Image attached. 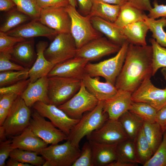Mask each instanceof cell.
<instances>
[{
    "mask_svg": "<svg viewBox=\"0 0 166 166\" xmlns=\"http://www.w3.org/2000/svg\"><path fill=\"white\" fill-rule=\"evenodd\" d=\"M152 45L129 43L125 60L117 78V90L133 93L145 80L152 76Z\"/></svg>",
    "mask_w": 166,
    "mask_h": 166,
    "instance_id": "cell-1",
    "label": "cell"
},
{
    "mask_svg": "<svg viewBox=\"0 0 166 166\" xmlns=\"http://www.w3.org/2000/svg\"><path fill=\"white\" fill-rule=\"evenodd\" d=\"M105 101H99L92 110L85 112L79 121L71 129L67 139L73 145L79 147L81 140L92 132L99 128L109 118L104 112Z\"/></svg>",
    "mask_w": 166,
    "mask_h": 166,
    "instance_id": "cell-2",
    "label": "cell"
},
{
    "mask_svg": "<svg viewBox=\"0 0 166 166\" xmlns=\"http://www.w3.org/2000/svg\"><path fill=\"white\" fill-rule=\"evenodd\" d=\"M129 44L126 41L113 57L97 63H88L85 72L92 77H102L106 81L115 85L124 63Z\"/></svg>",
    "mask_w": 166,
    "mask_h": 166,
    "instance_id": "cell-3",
    "label": "cell"
},
{
    "mask_svg": "<svg viewBox=\"0 0 166 166\" xmlns=\"http://www.w3.org/2000/svg\"><path fill=\"white\" fill-rule=\"evenodd\" d=\"M71 19L70 34L77 49L99 37L101 34L93 26L87 16L81 14L76 8L69 4L65 7Z\"/></svg>",
    "mask_w": 166,
    "mask_h": 166,
    "instance_id": "cell-4",
    "label": "cell"
},
{
    "mask_svg": "<svg viewBox=\"0 0 166 166\" xmlns=\"http://www.w3.org/2000/svg\"><path fill=\"white\" fill-rule=\"evenodd\" d=\"M48 77L49 104L57 107L72 97L79 90L82 83L80 79L58 76Z\"/></svg>",
    "mask_w": 166,
    "mask_h": 166,
    "instance_id": "cell-5",
    "label": "cell"
},
{
    "mask_svg": "<svg viewBox=\"0 0 166 166\" xmlns=\"http://www.w3.org/2000/svg\"><path fill=\"white\" fill-rule=\"evenodd\" d=\"M81 150L68 140L64 143L51 144L40 152L45 159L43 166H72L80 156Z\"/></svg>",
    "mask_w": 166,
    "mask_h": 166,
    "instance_id": "cell-6",
    "label": "cell"
},
{
    "mask_svg": "<svg viewBox=\"0 0 166 166\" xmlns=\"http://www.w3.org/2000/svg\"><path fill=\"white\" fill-rule=\"evenodd\" d=\"M31 113L30 108L21 96H19L9 109L8 115L2 125L6 136L18 135L28 127Z\"/></svg>",
    "mask_w": 166,
    "mask_h": 166,
    "instance_id": "cell-7",
    "label": "cell"
},
{
    "mask_svg": "<svg viewBox=\"0 0 166 166\" xmlns=\"http://www.w3.org/2000/svg\"><path fill=\"white\" fill-rule=\"evenodd\" d=\"M77 49L70 33H59L44 51L45 58L53 64L76 57Z\"/></svg>",
    "mask_w": 166,
    "mask_h": 166,
    "instance_id": "cell-8",
    "label": "cell"
},
{
    "mask_svg": "<svg viewBox=\"0 0 166 166\" xmlns=\"http://www.w3.org/2000/svg\"><path fill=\"white\" fill-rule=\"evenodd\" d=\"M99 101L87 90L82 81L78 91L68 101L58 107L70 117L80 119L84 113L93 110Z\"/></svg>",
    "mask_w": 166,
    "mask_h": 166,
    "instance_id": "cell-9",
    "label": "cell"
},
{
    "mask_svg": "<svg viewBox=\"0 0 166 166\" xmlns=\"http://www.w3.org/2000/svg\"><path fill=\"white\" fill-rule=\"evenodd\" d=\"M90 142L116 144L128 139L118 120L108 119L101 127L87 136Z\"/></svg>",
    "mask_w": 166,
    "mask_h": 166,
    "instance_id": "cell-10",
    "label": "cell"
},
{
    "mask_svg": "<svg viewBox=\"0 0 166 166\" xmlns=\"http://www.w3.org/2000/svg\"><path fill=\"white\" fill-rule=\"evenodd\" d=\"M29 126L36 135L48 144H57L67 139L65 133L35 110L31 113Z\"/></svg>",
    "mask_w": 166,
    "mask_h": 166,
    "instance_id": "cell-11",
    "label": "cell"
},
{
    "mask_svg": "<svg viewBox=\"0 0 166 166\" xmlns=\"http://www.w3.org/2000/svg\"><path fill=\"white\" fill-rule=\"evenodd\" d=\"M32 107L42 116L48 118L55 126L67 136L73 127L80 120L70 117L57 106L52 104L38 101Z\"/></svg>",
    "mask_w": 166,
    "mask_h": 166,
    "instance_id": "cell-12",
    "label": "cell"
},
{
    "mask_svg": "<svg viewBox=\"0 0 166 166\" xmlns=\"http://www.w3.org/2000/svg\"><path fill=\"white\" fill-rule=\"evenodd\" d=\"M132 101L147 103L157 111L166 105V87L163 89L156 87L149 78L132 93Z\"/></svg>",
    "mask_w": 166,
    "mask_h": 166,
    "instance_id": "cell-13",
    "label": "cell"
},
{
    "mask_svg": "<svg viewBox=\"0 0 166 166\" xmlns=\"http://www.w3.org/2000/svg\"><path fill=\"white\" fill-rule=\"evenodd\" d=\"M121 47L107 38L101 36L77 49L76 57L85 58L89 61H95L105 56L117 53Z\"/></svg>",
    "mask_w": 166,
    "mask_h": 166,
    "instance_id": "cell-14",
    "label": "cell"
},
{
    "mask_svg": "<svg viewBox=\"0 0 166 166\" xmlns=\"http://www.w3.org/2000/svg\"><path fill=\"white\" fill-rule=\"evenodd\" d=\"M38 20L58 34L70 33L71 19L65 7L42 9Z\"/></svg>",
    "mask_w": 166,
    "mask_h": 166,
    "instance_id": "cell-15",
    "label": "cell"
},
{
    "mask_svg": "<svg viewBox=\"0 0 166 166\" xmlns=\"http://www.w3.org/2000/svg\"><path fill=\"white\" fill-rule=\"evenodd\" d=\"M89 61L85 58L75 57L56 64L47 76H58L81 80L85 73V66Z\"/></svg>",
    "mask_w": 166,
    "mask_h": 166,
    "instance_id": "cell-16",
    "label": "cell"
},
{
    "mask_svg": "<svg viewBox=\"0 0 166 166\" xmlns=\"http://www.w3.org/2000/svg\"><path fill=\"white\" fill-rule=\"evenodd\" d=\"M13 36L26 38L44 37L49 39L58 34L54 30L42 24L38 19H33L29 22L20 25L6 33Z\"/></svg>",
    "mask_w": 166,
    "mask_h": 166,
    "instance_id": "cell-17",
    "label": "cell"
},
{
    "mask_svg": "<svg viewBox=\"0 0 166 166\" xmlns=\"http://www.w3.org/2000/svg\"><path fill=\"white\" fill-rule=\"evenodd\" d=\"M132 93L124 90H118L112 97L104 101V112L109 119L118 120L124 113L129 110L132 102Z\"/></svg>",
    "mask_w": 166,
    "mask_h": 166,
    "instance_id": "cell-18",
    "label": "cell"
},
{
    "mask_svg": "<svg viewBox=\"0 0 166 166\" xmlns=\"http://www.w3.org/2000/svg\"><path fill=\"white\" fill-rule=\"evenodd\" d=\"M82 81L87 90L99 101H105L113 97L118 90L115 85L100 81L99 77H92L86 73Z\"/></svg>",
    "mask_w": 166,
    "mask_h": 166,
    "instance_id": "cell-19",
    "label": "cell"
},
{
    "mask_svg": "<svg viewBox=\"0 0 166 166\" xmlns=\"http://www.w3.org/2000/svg\"><path fill=\"white\" fill-rule=\"evenodd\" d=\"M48 85V76L43 77L34 82H30L21 96L29 108L38 101L49 104Z\"/></svg>",
    "mask_w": 166,
    "mask_h": 166,
    "instance_id": "cell-20",
    "label": "cell"
},
{
    "mask_svg": "<svg viewBox=\"0 0 166 166\" xmlns=\"http://www.w3.org/2000/svg\"><path fill=\"white\" fill-rule=\"evenodd\" d=\"M10 53L11 60L27 68L32 67L37 57L34 39H28L18 43L13 47Z\"/></svg>",
    "mask_w": 166,
    "mask_h": 166,
    "instance_id": "cell-21",
    "label": "cell"
},
{
    "mask_svg": "<svg viewBox=\"0 0 166 166\" xmlns=\"http://www.w3.org/2000/svg\"><path fill=\"white\" fill-rule=\"evenodd\" d=\"M48 46V42L40 41L36 45L37 57L35 61L29 70V78L33 83L39 78L47 75L55 65L45 57L44 52Z\"/></svg>",
    "mask_w": 166,
    "mask_h": 166,
    "instance_id": "cell-22",
    "label": "cell"
},
{
    "mask_svg": "<svg viewBox=\"0 0 166 166\" xmlns=\"http://www.w3.org/2000/svg\"><path fill=\"white\" fill-rule=\"evenodd\" d=\"M11 137L14 149L19 148L38 152L39 154L48 144L36 135L29 126L20 134Z\"/></svg>",
    "mask_w": 166,
    "mask_h": 166,
    "instance_id": "cell-23",
    "label": "cell"
},
{
    "mask_svg": "<svg viewBox=\"0 0 166 166\" xmlns=\"http://www.w3.org/2000/svg\"><path fill=\"white\" fill-rule=\"evenodd\" d=\"M94 27L113 43L121 46L127 39L124 35L122 28L112 23L97 17L90 18Z\"/></svg>",
    "mask_w": 166,
    "mask_h": 166,
    "instance_id": "cell-24",
    "label": "cell"
},
{
    "mask_svg": "<svg viewBox=\"0 0 166 166\" xmlns=\"http://www.w3.org/2000/svg\"><path fill=\"white\" fill-rule=\"evenodd\" d=\"M89 142L92 147L93 166H108L117 160L116 148L117 144Z\"/></svg>",
    "mask_w": 166,
    "mask_h": 166,
    "instance_id": "cell-25",
    "label": "cell"
},
{
    "mask_svg": "<svg viewBox=\"0 0 166 166\" xmlns=\"http://www.w3.org/2000/svg\"><path fill=\"white\" fill-rule=\"evenodd\" d=\"M122 28L123 34L129 43L140 46L147 45L146 37L149 29L144 20L128 24Z\"/></svg>",
    "mask_w": 166,
    "mask_h": 166,
    "instance_id": "cell-26",
    "label": "cell"
},
{
    "mask_svg": "<svg viewBox=\"0 0 166 166\" xmlns=\"http://www.w3.org/2000/svg\"><path fill=\"white\" fill-rule=\"evenodd\" d=\"M146 15L143 10L127 2L121 6L119 15L114 23L118 27L123 28L128 24L144 20Z\"/></svg>",
    "mask_w": 166,
    "mask_h": 166,
    "instance_id": "cell-27",
    "label": "cell"
},
{
    "mask_svg": "<svg viewBox=\"0 0 166 166\" xmlns=\"http://www.w3.org/2000/svg\"><path fill=\"white\" fill-rule=\"evenodd\" d=\"M121 6L94 0L90 14V18L97 17L108 21L114 23L119 15Z\"/></svg>",
    "mask_w": 166,
    "mask_h": 166,
    "instance_id": "cell-28",
    "label": "cell"
},
{
    "mask_svg": "<svg viewBox=\"0 0 166 166\" xmlns=\"http://www.w3.org/2000/svg\"><path fill=\"white\" fill-rule=\"evenodd\" d=\"M118 120L128 138L134 141L143 126V120L128 110L123 114Z\"/></svg>",
    "mask_w": 166,
    "mask_h": 166,
    "instance_id": "cell-29",
    "label": "cell"
},
{
    "mask_svg": "<svg viewBox=\"0 0 166 166\" xmlns=\"http://www.w3.org/2000/svg\"><path fill=\"white\" fill-rule=\"evenodd\" d=\"M116 160L132 164L135 166L138 164L134 142L128 139L117 145Z\"/></svg>",
    "mask_w": 166,
    "mask_h": 166,
    "instance_id": "cell-30",
    "label": "cell"
},
{
    "mask_svg": "<svg viewBox=\"0 0 166 166\" xmlns=\"http://www.w3.org/2000/svg\"><path fill=\"white\" fill-rule=\"evenodd\" d=\"M133 141L138 163L143 166L151 158L153 153L145 136L142 126Z\"/></svg>",
    "mask_w": 166,
    "mask_h": 166,
    "instance_id": "cell-31",
    "label": "cell"
},
{
    "mask_svg": "<svg viewBox=\"0 0 166 166\" xmlns=\"http://www.w3.org/2000/svg\"><path fill=\"white\" fill-rule=\"evenodd\" d=\"M32 19L28 15L18 10L16 7L7 12L0 27V31L6 33Z\"/></svg>",
    "mask_w": 166,
    "mask_h": 166,
    "instance_id": "cell-32",
    "label": "cell"
},
{
    "mask_svg": "<svg viewBox=\"0 0 166 166\" xmlns=\"http://www.w3.org/2000/svg\"><path fill=\"white\" fill-rule=\"evenodd\" d=\"M142 128L154 154L162 140L164 132L156 122L152 123L144 121Z\"/></svg>",
    "mask_w": 166,
    "mask_h": 166,
    "instance_id": "cell-33",
    "label": "cell"
},
{
    "mask_svg": "<svg viewBox=\"0 0 166 166\" xmlns=\"http://www.w3.org/2000/svg\"><path fill=\"white\" fill-rule=\"evenodd\" d=\"M144 20L152 33V37L161 46L166 47V32L164 27H166V17L158 20L151 18L146 15Z\"/></svg>",
    "mask_w": 166,
    "mask_h": 166,
    "instance_id": "cell-34",
    "label": "cell"
},
{
    "mask_svg": "<svg viewBox=\"0 0 166 166\" xmlns=\"http://www.w3.org/2000/svg\"><path fill=\"white\" fill-rule=\"evenodd\" d=\"M39 154L36 152L15 148L11 151L9 156L10 158L23 163L40 166L43 165L45 160L42 156H38Z\"/></svg>",
    "mask_w": 166,
    "mask_h": 166,
    "instance_id": "cell-35",
    "label": "cell"
},
{
    "mask_svg": "<svg viewBox=\"0 0 166 166\" xmlns=\"http://www.w3.org/2000/svg\"><path fill=\"white\" fill-rule=\"evenodd\" d=\"M128 111L140 117L144 121L152 123L156 122L157 111L147 103L132 101Z\"/></svg>",
    "mask_w": 166,
    "mask_h": 166,
    "instance_id": "cell-36",
    "label": "cell"
},
{
    "mask_svg": "<svg viewBox=\"0 0 166 166\" xmlns=\"http://www.w3.org/2000/svg\"><path fill=\"white\" fill-rule=\"evenodd\" d=\"M152 50V76L158 70L161 68H166V48L161 46L154 38H151Z\"/></svg>",
    "mask_w": 166,
    "mask_h": 166,
    "instance_id": "cell-37",
    "label": "cell"
},
{
    "mask_svg": "<svg viewBox=\"0 0 166 166\" xmlns=\"http://www.w3.org/2000/svg\"><path fill=\"white\" fill-rule=\"evenodd\" d=\"M19 11L30 17L32 19H38L42 9L36 0H12Z\"/></svg>",
    "mask_w": 166,
    "mask_h": 166,
    "instance_id": "cell-38",
    "label": "cell"
},
{
    "mask_svg": "<svg viewBox=\"0 0 166 166\" xmlns=\"http://www.w3.org/2000/svg\"><path fill=\"white\" fill-rule=\"evenodd\" d=\"M8 71L0 72V87L15 84L29 78V70Z\"/></svg>",
    "mask_w": 166,
    "mask_h": 166,
    "instance_id": "cell-39",
    "label": "cell"
},
{
    "mask_svg": "<svg viewBox=\"0 0 166 166\" xmlns=\"http://www.w3.org/2000/svg\"><path fill=\"white\" fill-rule=\"evenodd\" d=\"M143 166H166V130L162 140L151 158Z\"/></svg>",
    "mask_w": 166,
    "mask_h": 166,
    "instance_id": "cell-40",
    "label": "cell"
},
{
    "mask_svg": "<svg viewBox=\"0 0 166 166\" xmlns=\"http://www.w3.org/2000/svg\"><path fill=\"white\" fill-rule=\"evenodd\" d=\"M72 166H93L92 147L89 141L84 144L80 156Z\"/></svg>",
    "mask_w": 166,
    "mask_h": 166,
    "instance_id": "cell-41",
    "label": "cell"
},
{
    "mask_svg": "<svg viewBox=\"0 0 166 166\" xmlns=\"http://www.w3.org/2000/svg\"><path fill=\"white\" fill-rule=\"evenodd\" d=\"M10 51L0 52V72L8 71L25 70L29 69L24 66L12 62Z\"/></svg>",
    "mask_w": 166,
    "mask_h": 166,
    "instance_id": "cell-42",
    "label": "cell"
},
{
    "mask_svg": "<svg viewBox=\"0 0 166 166\" xmlns=\"http://www.w3.org/2000/svg\"><path fill=\"white\" fill-rule=\"evenodd\" d=\"M26 39L11 36L0 31V52L10 51L17 43Z\"/></svg>",
    "mask_w": 166,
    "mask_h": 166,
    "instance_id": "cell-43",
    "label": "cell"
},
{
    "mask_svg": "<svg viewBox=\"0 0 166 166\" xmlns=\"http://www.w3.org/2000/svg\"><path fill=\"white\" fill-rule=\"evenodd\" d=\"M30 82V79L28 78L9 86L0 87V95L13 93L21 96Z\"/></svg>",
    "mask_w": 166,
    "mask_h": 166,
    "instance_id": "cell-44",
    "label": "cell"
},
{
    "mask_svg": "<svg viewBox=\"0 0 166 166\" xmlns=\"http://www.w3.org/2000/svg\"><path fill=\"white\" fill-rule=\"evenodd\" d=\"M14 149L12 145L11 140H6L0 142V166H4L6 165L5 160Z\"/></svg>",
    "mask_w": 166,
    "mask_h": 166,
    "instance_id": "cell-45",
    "label": "cell"
},
{
    "mask_svg": "<svg viewBox=\"0 0 166 166\" xmlns=\"http://www.w3.org/2000/svg\"><path fill=\"white\" fill-rule=\"evenodd\" d=\"M39 6L43 9L51 7H66L69 4V0H36Z\"/></svg>",
    "mask_w": 166,
    "mask_h": 166,
    "instance_id": "cell-46",
    "label": "cell"
},
{
    "mask_svg": "<svg viewBox=\"0 0 166 166\" xmlns=\"http://www.w3.org/2000/svg\"><path fill=\"white\" fill-rule=\"evenodd\" d=\"M153 7L149 11L147 16L149 18L156 19L160 17H166V5L159 4L156 0L153 2Z\"/></svg>",
    "mask_w": 166,
    "mask_h": 166,
    "instance_id": "cell-47",
    "label": "cell"
},
{
    "mask_svg": "<svg viewBox=\"0 0 166 166\" xmlns=\"http://www.w3.org/2000/svg\"><path fill=\"white\" fill-rule=\"evenodd\" d=\"M19 96L17 94L13 93L0 95V107L9 109Z\"/></svg>",
    "mask_w": 166,
    "mask_h": 166,
    "instance_id": "cell-48",
    "label": "cell"
},
{
    "mask_svg": "<svg viewBox=\"0 0 166 166\" xmlns=\"http://www.w3.org/2000/svg\"><path fill=\"white\" fill-rule=\"evenodd\" d=\"M79 10L83 15L87 16L90 13L94 0H77Z\"/></svg>",
    "mask_w": 166,
    "mask_h": 166,
    "instance_id": "cell-49",
    "label": "cell"
},
{
    "mask_svg": "<svg viewBox=\"0 0 166 166\" xmlns=\"http://www.w3.org/2000/svg\"><path fill=\"white\" fill-rule=\"evenodd\" d=\"M127 2L141 10L149 11L152 7L150 0H126Z\"/></svg>",
    "mask_w": 166,
    "mask_h": 166,
    "instance_id": "cell-50",
    "label": "cell"
},
{
    "mask_svg": "<svg viewBox=\"0 0 166 166\" xmlns=\"http://www.w3.org/2000/svg\"><path fill=\"white\" fill-rule=\"evenodd\" d=\"M155 121L164 132L166 128V105L157 111Z\"/></svg>",
    "mask_w": 166,
    "mask_h": 166,
    "instance_id": "cell-51",
    "label": "cell"
},
{
    "mask_svg": "<svg viewBox=\"0 0 166 166\" xmlns=\"http://www.w3.org/2000/svg\"><path fill=\"white\" fill-rule=\"evenodd\" d=\"M16 6L12 0H0V10L7 12Z\"/></svg>",
    "mask_w": 166,
    "mask_h": 166,
    "instance_id": "cell-52",
    "label": "cell"
},
{
    "mask_svg": "<svg viewBox=\"0 0 166 166\" xmlns=\"http://www.w3.org/2000/svg\"><path fill=\"white\" fill-rule=\"evenodd\" d=\"M9 109L0 107V126H2L9 113Z\"/></svg>",
    "mask_w": 166,
    "mask_h": 166,
    "instance_id": "cell-53",
    "label": "cell"
},
{
    "mask_svg": "<svg viewBox=\"0 0 166 166\" xmlns=\"http://www.w3.org/2000/svg\"><path fill=\"white\" fill-rule=\"evenodd\" d=\"M6 165L7 166H32L29 164L23 163L18 161L16 160L10 158L8 160L6 164Z\"/></svg>",
    "mask_w": 166,
    "mask_h": 166,
    "instance_id": "cell-54",
    "label": "cell"
},
{
    "mask_svg": "<svg viewBox=\"0 0 166 166\" xmlns=\"http://www.w3.org/2000/svg\"><path fill=\"white\" fill-rule=\"evenodd\" d=\"M96 1L121 6L127 2L126 0H94Z\"/></svg>",
    "mask_w": 166,
    "mask_h": 166,
    "instance_id": "cell-55",
    "label": "cell"
},
{
    "mask_svg": "<svg viewBox=\"0 0 166 166\" xmlns=\"http://www.w3.org/2000/svg\"><path fill=\"white\" fill-rule=\"evenodd\" d=\"M108 166H135V165L132 164L126 163L116 160L109 164Z\"/></svg>",
    "mask_w": 166,
    "mask_h": 166,
    "instance_id": "cell-56",
    "label": "cell"
},
{
    "mask_svg": "<svg viewBox=\"0 0 166 166\" xmlns=\"http://www.w3.org/2000/svg\"><path fill=\"white\" fill-rule=\"evenodd\" d=\"M6 136L4 128L2 126H0V141H3L6 140Z\"/></svg>",
    "mask_w": 166,
    "mask_h": 166,
    "instance_id": "cell-57",
    "label": "cell"
},
{
    "mask_svg": "<svg viewBox=\"0 0 166 166\" xmlns=\"http://www.w3.org/2000/svg\"><path fill=\"white\" fill-rule=\"evenodd\" d=\"M69 4L73 6L76 8L78 6L77 0H69Z\"/></svg>",
    "mask_w": 166,
    "mask_h": 166,
    "instance_id": "cell-58",
    "label": "cell"
},
{
    "mask_svg": "<svg viewBox=\"0 0 166 166\" xmlns=\"http://www.w3.org/2000/svg\"><path fill=\"white\" fill-rule=\"evenodd\" d=\"M161 73L164 77V79L166 81V68H163L161 70Z\"/></svg>",
    "mask_w": 166,
    "mask_h": 166,
    "instance_id": "cell-59",
    "label": "cell"
},
{
    "mask_svg": "<svg viewBox=\"0 0 166 166\" xmlns=\"http://www.w3.org/2000/svg\"><path fill=\"white\" fill-rule=\"evenodd\" d=\"M166 130V129H165V130Z\"/></svg>",
    "mask_w": 166,
    "mask_h": 166,
    "instance_id": "cell-60",
    "label": "cell"
}]
</instances>
